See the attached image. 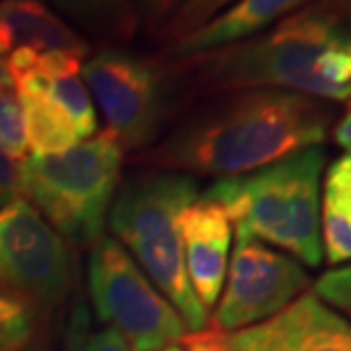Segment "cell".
<instances>
[{"instance_id": "obj_13", "label": "cell", "mask_w": 351, "mask_h": 351, "mask_svg": "<svg viewBox=\"0 0 351 351\" xmlns=\"http://www.w3.org/2000/svg\"><path fill=\"white\" fill-rule=\"evenodd\" d=\"M311 0H234L204 25L166 46V57L189 59L252 39L293 16Z\"/></svg>"}, {"instance_id": "obj_3", "label": "cell", "mask_w": 351, "mask_h": 351, "mask_svg": "<svg viewBox=\"0 0 351 351\" xmlns=\"http://www.w3.org/2000/svg\"><path fill=\"white\" fill-rule=\"evenodd\" d=\"M324 170V147H306L254 173L222 177L202 197L225 208L236 234L315 267L324 258L319 234Z\"/></svg>"}, {"instance_id": "obj_28", "label": "cell", "mask_w": 351, "mask_h": 351, "mask_svg": "<svg viewBox=\"0 0 351 351\" xmlns=\"http://www.w3.org/2000/svg\"><path fill=\"white\" fill-rule=\"evenodd\" d=\"M161 351H186V349L179 347V345H173V347H166V349H161Z\"/></svg>"}, {"instance_id": "obj_24", "label": "cell", "mask_w": 351, "mask_h": 351, "mask_svg": "<svg viewBox=\"0 0 351 351\" xmlns=\"http://www.w3.org/2000/svg\"><path fill=\"white\" fill-rule=\"evenodd\" d=\"M86 335H88V313H86L84 306H77L71 315L69 328H66V338H64L62 351H82Z\"/></svg>"}, {"instance_id": "obj_16", "label": "cell", "mask_w": 351, "mask_h": 351, "mask_svg": "<svg viewBox=\"0 0 351 351\" xmlns=\"http://www.w3.org/2000/svg\"><path fill=\"white\" fill-rule=\"evenodd\" d=\"M52 5L77 27L109 39H132L141 23L134 0H52Z\"/></svg>"}, {"instance_id": "obj_4", "label": "cell", "mask_w": 351, "mask_h": 351, "mask_svg": "<svg viewBox=\"0 0 351 351\" xmlns=\"http://www.w3.org/2000/svg\"><path fill=\"white\" fill-rule=\"evenodd\" d=\"M199 197L197 182L173 170L136 175L116 193L109 211L114 236L145 272L156 290L175 306L191 333L206 328L204 306L193 293L184 267L179 215Z\"/></svg>"}, {"instance_id": "obj_15", "label": "cell", "mask_w": 351, "mask_h": 351, "mask_svg": "<svg viewBox=\"0 0 351 351\" xmlns=\"http://www.w3.org/2000/svg\"><path fill=\"white\" fill-rule=\"evenodd\" d=\"M322 256L331 265L351 263V154L324 170L319 197Z\"/></svg>"}, {"instance_id": "obj_27", "label": "cell", "mask_w": 351, "mask_h": 351, "mask_svg": "<svg viewBox=\"0 0 351 351\" xmlns=\"http://www.w3.org/2000/svg\"><path fill=\"white\" fill-rule=\"evenodd\" d=\"M0 88H14V80H12V73L7 69L5 59L0 57Z\"/></svg>"}, {"instance_id": "obj_8", "label": "cell", "mask_w": 351, "mask_h": 351, "mask_svg": "<svg viewBox=\"0 0 351 351\" xmlns=\"http://www.w3.org/2000/svg\"><path fill=\"white\" fill-rule=\"evenodd\" d=\"M311 276L293 256L236 234L225 286L215 308V333H236L274 317L308 290Z\"/></svg>"}, {"instance_id": "obj_2", "label": "cell", "mask_w": 351, "mask_h": 351, "mask_svg": "<svg viewBox=\"0 0 351 351\" xmlns=\"http://www.w3.org/2000/svg\"><path fill=\"white\" fill-rule=\"evenodd\" d=\"M189 59L206 91L279 88L351 104V27L317 0L252 39Z\"/></svg>"}, {"instance_id": "obj_5", "label": "cell", "mask_w": 351, "mask_h": 351, "mask_svg": "<svg viewBox=\"0 0 351 351\" xmlns=\"http://www.w3.org/2000/svg\"><path fill=\"white\" fill-rule=\"evenodd\" d=\"M123 147L109 132L59 154L27 156L19 168V195L64 241L93 245L121 184Z\"/></svg>"}, {"instance_id": "obj_9", "label": "cell", "mask_w": 351, "mask_h": 351, "mask_svg": "<svg viewBox=\"0 0 351 351\" xmlns=\"http://www.w3.org/2000/svg\"><path fill=\"white\" fill-rule=\"evenodd\" d=\"M71 256L64 238L27 199L0 208V290L27 304L52 302L69 286Z\"/></svg>"}, {"instance_id": "obj_17", "label": "cell", "mask_w": 351, "mask_h": 351, "mask_svg": "<svg viewBox=\"0 0 351 351\" xmlns=\"http://www.w3.org/2000/svg\"><path fill=\"white\" fill-rule=\"evenodd\" d=\"M0 150L14 161L27 159L25 116L16 88H0Z\"/></svg>"}, {"instance_id": "obj_11", "label": "cell", "mask_w": 351, "mask_h": 351, "mask_svg": "<svg viewBox=\"0 0 351 351\" xmlns=\"http://www.w3.org/2000/svg\"><path fill=\"white\" fill-rule=\"evenodd\" d=\"M186 351H351V319L304 293L274 317L236 333L186 335Z\"/></svg>"}, {"instance_id": "obj_10", "label": "cell", "mask_w": 351, "mask_h": 351, "mask_svg": "<svg viewBox=\"0 0 351 351\" xmlns=\"http://www.w3.org/2000/svg\"><path fill=\"white\" fill-rule=\"evenodd\" d=\"M88 43L41 0H0V57L12 80L82 71Z\"/></svg>"}, {"instance_id": "obj_25", "label": "cell", "mask_w": 351, "mask_h": 351, "mask_svg": "<svg viewBox=\"0 0 351 351\" xmlns=\"http://www.w3.org/2000/svg\"><path fill=\"white\" fill-rule=\"evenodd\" d=\"M317 3L351 27V0H317Z\"/></svg>"}, {"instance_id": "obj_19", "label": "cell", "mask_w": 351, "mask_h": 351, "mask_svg": "<svg viewBox=\"0 0 351 351\" xmlns=\"http://www.w3.org/2000/svg\"><path fill=\"white\" fill-rule=\"evenodd\" d=\"M231 3H234V0H189V3L168 21V25L161 29V34H159L161 41H166V46H168V43L191 34L193 29L202 27L206 21H211L215 14H220Z\"/></svg>"}, {"instance_id": "obj_26", "label": "cell", "mask_w": 351, "mask_h": 351, "mask_svg": "<svg viewBox=\"0 0 351 351\" xmlns=\"http://www.w3.org/2000/svg\"><path fill=\"white\" fill-rule=\"evenodd\" d=\"M333 138H335V143H338L340 147H345V150L351 154V109H349V114L335 125Z\"/></svg>"}, {"instance_id": "obj_22", "label": "cell", "mask_w": 351, "mask_h": 351, "mask_svg": "<svg viewBox=\"0 0 351 351\" xmlns=\"http://www.w3.org/2000/svg\"><path fill=\"white\" fill-rule=\"evenodd\" d=\"M82 351H134V347L114 326H104L98 333L86 335Z\"/></svg>"}, {"instance_id": "obj_21", "label": "cell", "mask_w": 351, "mask_h": 351, "mask_svg": "<svg viewBox=\"0 0 351 351\" xmlns=\"http://www.w3.org/2000/svg\"><path fill=\"white\" fill-rule=\"evenodd\" d=\"M186 3H189V0H134L138 19L145 21V25L156 34H161V29L168 25V21L173 19Z\"/></svg>"}, {"instance_id": "obj_1", "label": "cell", "mask_w": 351, "mask_h": 351, "mask_svg": "<svg viewBox=\"0 0 351 351\" xmlns=\"http://www.w3.org/2000/svg\"><path fill=\"white\" fill-rule=\"evenodd\" d=\"M333 107L279 88L227 91L179 123L145 161L173 173L236 177L322 145Z\"/></svg>"}, {"instance_id": "obj_18", "label": "cell", "mask_w": 351, "mask_h": 351, "mask_svg": "<svg viewBox=\"0 0 351 351\" xmlns=\"http://www.w3.org/2000/svg\"><path fill=\"white\" fill-rule=\"evenodd\" d=\"M32 338V304L0 290V351H19Z\"/></svg>"}, {"instance_id": "obj_6", "label": "cell", "mask_w": 351, "mask_h": 351, "mask_svg": "<svg viewBox=\"0 0 351 351\" xmlns=\"http://www.w3.org/2000/svg\"><path fill=\"white\" fill-rule=\"evenodd\" d=\"M88 290L102 322L121 331L134 351H161L186 340V324L116 238L91 245Z\"/></svg>"}, {"instance_id": "obj_7", "label": "cell", "mask_w": 351, "mask_h": 351, "mask_svg": "<svg viewBox=\"0 0 351 351\" xmlns=\"http://www.w3.org/2000/svg\"><path fill=\"white\" fill-rule=\"evenodd\" d=\"M82 75L123 152L152 143L170 107V80L159 64L104 48L82 64Z\"/></svg>"}, {"instance_id": "obj_14", "label": "cell", "mask_w": 351, "mask_h": 351, "mask_svg": "<svg viewBox=\"0 0 351 351\" xmlns=\"http://www.w3.org/2000/svg\"><path fill=\"white\" fill-rule=\"evenodd\" d=\"M14 88L23 104L27 147H32L36 156L59 154L82 143L69 111L41 86L39 80L25 75L14 82Z\"/></svg>"}, {"instance_id": "obj_23", "label": "cell", "mask_w": 351, "mask_h": 351, "mask_svg": "<svg viewBox=\"0 0 351 351\" xmlns=\"http://www.w3.org/2000/svg\"><path fill=\"white\" fill-rule=\"evenodd\" d=\"M19 168L21 163L10 159L3 150H0V208L10 204L19 195Z\"/></svg>"}, {"instance_id": "obj_20", "label": "cell", "mask_w": 351, "mask_h": 351, "mask_svg": "<svg viewBox=\"0 0 351 351\" xmlns=\"http://www.w3.org/2000/svg\"><path fill=\"white\" fill-rule=\"evenodd\" d=\"M311 293L340 315L351 319V263L324 272L313 283Z\"/></svg>"}, {"instance_id": "obj_12", "label": "cell", "mask_w": 351, "mask_h": 351, "mask_svg": "<svg viewBox=\"0 0 351 351\" xmlns=\"http://www.w3.org/2000/svg\"><path fill=\"white\" fill-rule=\"evenodd\" d=\"M231 234L234 225L227 211L206 197H197L179 215L186 276L206 313L218 304L225 286Z\"/></svg>"}]
</instances>
